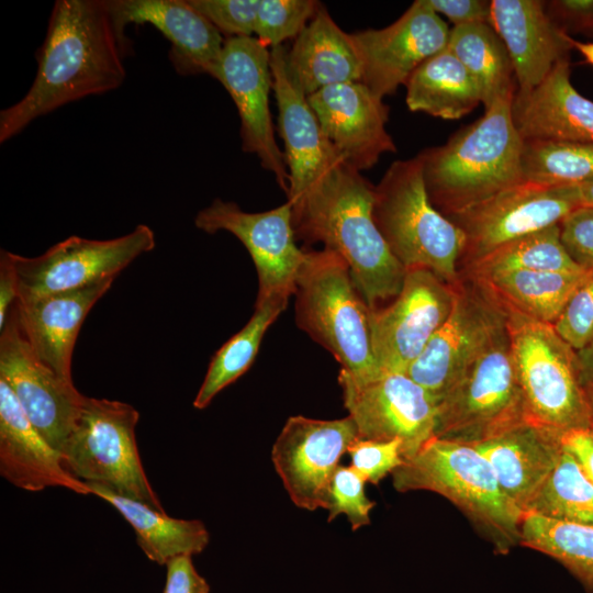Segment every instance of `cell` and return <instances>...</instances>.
Returning <instances> with one entry per match:
<instances>
[{"label":"cell","instance_id":"cell-28","mask_svg":"<svg viewBox=\"0 0 593 593\" xmlns=\"http://www.w3.org/2000/svg\"><path fill=\"white\" fill-rule=\"evenodd\" d=\"M286 60L306 96L328 86L361 81L362 64L351 34L323 5L287 49Z\"/></svg>","mask_w":593,"mask_h":593},{"label":"cell","instance_id":"cell-30","mask_svg":"<svg viewBox=\"0 0 593 593\" xmlns=\"http://www.w3.org/2000/svg\"><path fill=\"white\" fill-rule=\"evenodd\" d=\"M591 270H507L470 276L504 309L553 324Z\"/></svg>","mask_w":593,"mask_h":593},{"label":"cell","instance_id":"cell-43","mask_svg":"<svg viewBox=\"0 0 593 593\" xmlns=\"http://www.w3.org/2000/svg\"><path fill=\"white\" fill-rule=\"evenodd\" d=\"M561 243L571 259L584 270H593V206L580 205L558 224Z\"/></svg>","mask_w":593,"mask_h":593},{"label":"cell","instance_id":"cell-19","mask_svg":"<svg viewBox=\"0 0 593 593\" xmlns=\"http://www.w3.org/2000/svg\"><path fill=\"white\" fill-rule=\"evenodd\" d=\"M449 32L426 0H416L387 27L350 33L362 64L360 82L382 99L393 94L421 64L446 48Z\"/></svg>","mask_w":593,"mask_h":593},{"label":"cell","instance_id":"cell-29","mask_svg":"<svg viewBox=\"0 0 593 593\" xmlns=\"http://www.w3.org/2000/svg\"><path fill=\"white\" fill-rule=\"evenodd\" d=\"M90 494L110 503L132 526L136 541L153 562L165 564L180 556L201 553L210 541L205 525L199 519L170 517L165 511L90 483Z\"/></svg>","mask_w":593,"mask_h":593},{"label":"cell","instance_id":"cell-12","mask_svg":"<svg viewBox=\"0 0 593 593\" xmlns=\"http://www.w3.org/2000/svg\"><path fill=\"white\" fill-rule=\"evenodd\" d=\"M338 382L359 438L398 439L407 460L435 436L437 400L405 373L357 381L339 370Z\"/></svg>","mask_w":593,"mask_h":593},{"label":"cell","instance_id":"cell-31","mask_svg":"<svg viewBox=\"0 0 593 593\" xmlns=\"http://www.w3.org/2000/svg\"><path fill=\"white\" fill-rule=\"evenodd\" d=\"M405 87L411 111L444 120H458L482 103L478 83L447 47L421 64Z\"/></svg>","mask_w":593,"mask_h":593},{"label":"cell","instance_id":"cell-9","mask_svg":"<svg viewBox=\"0 0 593 593\" xmlns=\"http://www.w3.org/2000/svg\"><path fill=\"white\" fill-rule=\"evenodd\" d=\"M138 419V412L127 403L86 396L60 457L66 470L86 484H100L165 511L139 458Z\"/></svg>","mask_w":593,"mask_h":593},{"label":"cell","instance_id":"cell-15","mask_svg":"<svg viewBox=\"0 0 593 593\" xmlns=\"http://www.w3.org/2000/svg\"><path fill=\"white\" fill-rule=\"evenodd\" d=\"M579 205L563 186L524 181L447 216L465 235V267L495 249L541 231Z\"/></svg>","mask_w":593,"mask_h":593},{"label":"cell","instance_id":"cell-42","mask_svg":"<svg viewBox=\"0 0 593 593\" xmlns=\"http://www.w3.org/2000/svg\"><path fill=\"white\" fill-rule=\"evenodd\" d=\"M222 34L227 37H251L259 0H189Z\"/></svg>","mask_w":593,"mask_h":593},{"label":"cell","instance_id":"cell-2","mask_svg":"<svg viewBox=\"0 0 593 593\" xmlns=\"http://www.w3.org/2000/svg\"><path fill=\"white\" fill-rule=\"evenodd\" d=\"M373 199L374 187L340 159L289 201L295 236L343 258L370 309L393 300L406 273L374 222Z\"/></svg>","mask_w":593,"mask_h":593},{"label":"cell","instance_id":"cell-39","mask_svg":"<svg viewBox=\"0 0 593 593\" xmlns=\"http://www.w3.org/2000/svg\"><path fill=\"white\" fill-rule=\"evenodd\" d=\"M367 481L351 466H339L331 481L327 507V522L338 515H346L353 530L370 524V512L376 502L366 495Z\"/></svg>","mask_w":593,"mask_h":593},{"label":"cell","instance_id":"cell-6","mask_svg":"<svg viewBox=\"0 0 593 593\" xmlns=\"http://www.w3.org/2000/svg\"><path fill=\"white\" fill-rule=\"evenodd\" d=\"M372 214L406 270L427 269L450 284L459 280L465 235L430 202L418 155L390 165L374 186Z\"/></svg>","mask_w":593,"mask_h":593},{"label":"cell","instance_id":"cell-21","mask_svg":"<svg viewBox=\"0 0 593 593\" xmlns=\"http://www.w3.org/2000/svg\"><path fill=\"white\" fill-rule=\"evenodd\" d=\"M114 29L125 47L128 24H150L171 44L169 59L179 75L214 78L225 40L189 0H105Z\"/></svg>","mask_w":593,"mask_h":593},{"label":"cell","instance_id":"cell-45","mask_svg":"<svg viewBox=\"0 0 593 593\" xmlns=\"http://www.w3.org/2000/svg\"><path fill=\"white\" fill-rule=\"evenodd\" d=\"M437 13L448 18L454 26L488 23L491 20V1L485 0H426Z\"/></svg>","mask_w":593,"mask_h":593},{"label":"cell","instance_id":"cell-44","mask_svg":"<svg viewBox=\"0 0 593 593\" xmlns=\"http://www.w3.org/2000/svg\"><path fill=\"white\" fill-rule=\"evenodd\" d=\"M552 22L566 34L593 37V0H552L545 2Z\"/></svg>","mask_w":593,"mask_h":593},{"label":"cell","instance_id":"cell-46","mask_svg":"<svg viewBox=\"0 0 593 593\" xmlns=\"http://www.w3.org/2000/svg\"><path fill=\"white\" fill-rule=\"evenodd\" d=\"M166 568L164 593H210V585L197 571L191 556L174 558Z\"/></svg>","mask_w":593,"mask_h":593},{"label":"cell","instance_id":"cell-25","mask_svg":"<svg viewBox=\"0 0 593 593\" xmlns=\"http://www.w3.org/2000/svg\"><path fill=\"white\" fill-rule=\"evenodd\" d=\"M0 474L14 486L30 492L59 486L78 494H90L88 485L66 470L60 454L32 424L1 378Z\"/></svg>","mask_w":593,"mask_h":593},{"label":"cell","instance_id":"cell-1","mask_svg":"<svg viewBox=\"0 0 593 593\" xmlns=\"http://www.w3.org/2000/svg\"><path fill=\"white\" fill-rule=\"evenodd\" d=\"M126 52L105 0H57L32 86L0 112V142L65 104L118 89L126 77Z\"/></svg>","mask_w":593,"mask_h":593},{"label":"cell","instance_id":"cell-13","mask_svg":"<svg viewBox=\"0 0 593 593\" xmlns=\"http://www.w3.org/2000/svg\"><path fill=\"white\" fill-rule=\"evenodd\" d=\"M454 300L455 283L427 269L406 270L399 294L370 309L371 344L380 370L405 373L448 318Z\"/></svg>","mask_w":593,"mask_h":593},{"label":"cell","instance_id":"cell-34","mask_svg":"<svg viewBox=\"0 0 593 593\" xmlns=\"http://www.w3.org/2000/svg\"><path fill=\"white\" fill-rule=\"evenodd\" d=\"M519 545L553 558L593 593V525L526 512Z\"/></svg>","mask_w":593,"mask_h":593},{"label":"cell","instance_id":"cell-40","mask_svg":"<svg viewBox=\"0 0 593 593\" xmlns=\"http://www.w3.org/2000/svg\"><path fill=\"white\" fill-rule=\"evenodd\" d=\"M552 325L577 351L593 339V270L573 292Z\"/></svg>","mask_w":593,"mask_h":593},{"label":"cell","instance_id":"cell-37","mask_svg":"<svg viewBox=\"0 0 593 593\" xmlns=\"http://www.w3.org/2000/svg\"><path fill=\"white\" fill-rule=\"evenodd\" d=\"M527 512L558 521L593 525V482L564 448Z\"/></svg>","mask_w":593,"mask_h":593},{"label":"cell","instance_id":"cell-18","mask_svg":"<svg viewBox=\"0 0 593 593\" xmlns=\"http://www.w3.org/2000/svg\"><path fill=\"white\" fill-rule=\"evenodd\" d=\"M214 79L223 85L237 108L243 150L255 154L287 193L289 172L284 154L275 139L269 107L273 89L270 48L255 36L227 37Z\"/></svg>","mask_w":593,"mask_h":593},{"label":"cell","instance_id":"cell-50","mask_svg":"<svg viewBox=\"0 0 593 593\" xmlns=\"http://www.w3.org/2000/svg\"><path fill=\"white\" fill-rule=\"evenodd\" d=\"M571 199L580 206H593V181L563 186Z\"/></svg>","mask_w":593,"mask_h":593},{"label":"cell","instance_id":"cell-47","mask_svg":"<svg viewBox=\"0 0 593 593\" xmlns=\"http://www.w3.org/2000/svg\"><path fill=\"white\" fill-rule=\"evenodd\" d=\"M563 448L593 482V429H571L560 434Z\"/></svg>","mask_w":593,"mask_h":593},{"label":"cell","instance_id":"cell-32","mask_svg":"<svg viewBox=\"0 0 593 593\" xmlns=\"http://www.w3.org/2000/svg\"><path fill=\"white\" fill-rule=\"evenodd\" d=\"M479 86L484 109L515 94L516 80L505 44L488 23L450 29L446 46Z\"/></svg>","mask_w":593,"mask_h":593},{"label":"cell","instance_id":"cell-11","mask_svg":"<svg viewBox=\"0 0 593 593\" xmlns=\"http://www.w3.org/2000/svg\"><path fill=\"white\" fill-rule=\"evenodd\" d=\"M506 323V312L474 279L455 283L451 312L405 374L438 401Z\"/></svg>","mask_w":593,"mask_h":593},{"label":"cell","instance_id":"cell-26","mask_svg":"<svg viewBox=\"0 0 593 593\" xmlns=\"http://www.w3.org/2000/svg\"><path fill=\"white\" fill-rule=\"evenodd\" d=\"M471 446L488 460L504 493L524 513L563 452L559 433L529 421Z\"/></svg>","mask_w":593,"mask_h":593},{"label":"cell","instance_id":"cell-33","mask_svg":"<svg viewBox=\"0 0 593 593\" xmlns=\"http://www.w3.org/2000/svg\"><path fill=\"white\" fill-rule=\"evenodd\" d=\"M289 300L256 301L255 311L246 325L214 354L204 380L193 400L203 410L216 394L236 381L253 365L266 331L287 307Z\"/></svg>","mask_w":593,"mask_h":593},{"label":"cell","instance_id":"cell-38","mask_svg":"<svg viewBox=\"0 0 593 593\" xmlns=\"http://www.w3.org/2000/svg\"><path fill=\"white\" fill-rule=\"evenodd\" d=\"M322 4L315 0H259L255 37L269 48L295 38Z\"/></svg>","mask_w":593,"mask_h":593},{"label":"cell","instance_id":"cell-3","mask_svg":"<svg viewBox=\"0 0 593 593\" xmlns=\"http://www.w3.org/2000/svg\"><path fill=\"white\" fill-rule=\"evenodd\" d=\"M513 98L496 100L445 144L418 154L429 200L445 216L525 181Z\"/></svg>","mask_w":593,"mask_h":593},{"label":"cell","instance_id":"cell-23","mask_svg":"<svg viewBox=\"0 0 593 593\" xmlns=\"http://www.w3.org/2000/svg\"><path fill=\"white\" fill-rule=\"evenodd\" d=\"M490 24L510 54L519 94L538 87L573 49V38L552 22L544 1L492 0Z\"/></svg>","mask_w":593,"mask_h":593},{"label":"cell","instance_id":"cell-14","mask_svg":"<svg viewBox=\"0 0 593 593\" xmlns=\"http://www.w3.org/2000/svg\"><path fill=\"white\" fill-rule=\"evenodd\" d=\"M194 224L208 234L226 231L246 247L258 276L256 301L289 300L294 294L306 251L295 244L289 201L269 211L249 213L234 202L214 199L199 211Z\"/></svg>","mask_w":593,"mask_h":593},{"label":"cell","instance_id":"cell-10","mask_svg":"<svg viewBox=\"0 0 593 593\" xmlns=\"http://www.w3.org/2000/svg\"><path fill=\"white\" fill-rule=\"evenodd\" d=\"M155 247V234L145 225L112 239L70 236L37 257L10 253L18 282V300L76 290L115 279L139 255Z\"/></svg>","mask_w":593,"mask_h":593},{"label":"cell","instance_id":"cell-8","mask_svg":"<svg viewBox=\"0 0 593 593\" xmlns=\"http://www.w3.org/2000/svg\"><path fill=\"white\" fill-rule=\"evenodd\" d=\"M526 421L505 323L438 401L435 437L474 445Z\"/></svg>","mask_w":593,"mask_h":593},{"label":"cell","instance_id":"cell-36","mask_svg":"<svg viewBox=\"0 0 593 593\" xmlns=\"http://www.w3.org/2000/svg\"><path fill=\"white\" fill-rule=\"evenodd\" d=\"M525 181L557 187L593 181V143L524 139Z\"/></svg>","mask_w":593,"mask_h":593},{"label":"cell","instance_id":"cell-51","mask_svg":"<svg viewBox=\"0 0 593 593\" xmlns=\"http://www.w3.org/2000/svg\"><path fill=\"white\" fill-rule=\"evenodd\" d=\"M572 46L573 49H577L582 54L589 64L593 65V42L583 43L573 40Z\"/></svg>","mask_w":593,"mask_h":593},{"label":"cell","instance_id":"cell-7","mask_svg":"<svg viewBox=\"0 0 593 593\" xmlns=\"http://www.w3.org/2000/svg\"><path fill=\"white\" fill-rule=\"evenodd\" d=\"M505 312L528 421L559 434L593 429V403L581 383L577 350L552 324Z\"/></svg>","mask_w":593,"mask_h":593},{"label":"cell","instance_id":"cell-22","mask_svg":"<svg viewBox=\"0 0 593 593\" xmlns=\"http://www.w3.org/2000/svg\"><path fill=\"white\" fill-rule=\"evenodd\" d=\"M287 48H270L273 92L279 111V133L289 172L288 201L300 195L313 181L343 159L325 136L307 96L292 78ZM344 160V159H343Z\"/></svg>","mask_w":593,"mask_h":593},{"label":"cell","instance_id":"cell-27","mask_svg":"<svg viewBox=\"0 0 593 593\" xmlns=\"http://www.w3.org/2000/svg\"><path fill=\"white\" fill-rule=\"evenodd\" d=\"M570 66L563 59L530 92H515L512 113L523 139L593 143V101L573 87Z\"/></svg>","mask_w":593,"mask_h":593},{"label":"cell","instance_id":"cell-5","mask_svg":"<svg viewBox=\"0 0 593 593\" xmlns=\"http://www.w3.org/2000/svg\"><path fill=\"white\" fill-rule=\"evenodd\" d=\"M295 322L357 381L379 377L369 325L370 307L348 265L328 250H310L295 281Z\"/></svg>","mask_w":593,"mask_h":593},{"label":"cell","instance_id":"cell-24","mask_svg":"<svg viewBox=\"0 0 593 593\" xmlns=\"http://www.w3.org/2000/svg\"><path fill=\"white\" fill-rule=\"evenodd\" d=\"M114 279L14 303L20 329L36 358L71 381V357L80 326Z\"/></svg>","mask_w":593,"mask_h":593},{"label":"cell","instance_id":"cell-35","mask_svg":"<svg viewBox=\"0 0 593 593\" xmlns=\"http://www.w3.org/2000/svg\"><path fill=\"white\" fill-rule=\"evenodd\" d=\"M465 268V275L470 276L507 270H584L566 251L558 224L515 239Z\"/></svg>","mask_w":593,"mask_h":593},{"label":"cell","instance_id":"cell-41","mask_svg":"<svg viewBox=\"0 0 593 593\" xmlns=\"http://www.w3.org/2000/svg\"><path fill=\"white\" fill-rule=\"evenodd\" d=\"M347 454L351 459L350 466L372 484H378L404 462L402 444L398 439L371 440L358 437Z\"/></svg>","mask_w":593,"mask_h":593},{"label":"cell","instance_id":"cell-20","mask_svg":"<svg viewBox=\"0 0 593 593\" xmlns=\"http://www.w3.org/2000/svg\"><path fill=\"white\" fill-rule=\"evenodd\" d=\"M321 127L340 157L358 171L396 150L387 131L389 107L360 81L325 87L307 96Z\"/></svg>","mask_w":593,"mask_h":593},{"label":"cell","instance_id":"cell-17","mask_svg":"<svg viewBox=\"0 0 593 593\" xmlns=\"http://www.w3.org/2000/svg\"><path fill=\"white\" fill-rule=\"evenodd\" d=\"M0 334V378L11 388L32 424L60 454L86 395L36 358L20 329L14 305Z\"/></svg>","mask_w":593,"mask_h":593},{"label":"cell","instance_id":"cell-16","mask_svg":"<svg viewBox=\"0 0 593 593\" xmlns=\"http://www.w3.org/2000/svg\"><path fill=\"white\" fill-rule=\"evenodd\" d=\"M358 438L350 416L287 419L271 450V461L291 501L300 508L327 507L332 478L344 454Z\"/></svg>","mask_w":593,"mask_h":593},{"label":"cell","instance_id":"cell-49","mask_svg":"<svg viewBox=\"0 0 593 593\" xmlns=\"http://www.w3.org/2000/svg\"><path fill=\"white\" fill-rule=\"evenodd\" d=\"M577 355L582 387L593 403V339L578 350Z\"/></svg>","mask_w":593,"mask_h":593},{"label":"cell","instance_id":"cell-4","mask_svg":"<svg viewBox=\"0 0 593 593\" xmlns=\"http://www.w3.org/2000/svg\"><path fill=\"white\" fill-rule=\"evenodd\" d=\"M391 474L398 492L424 490L449 500L499 553L519 545L525 513L473 446L434 436Z\"/></svg>","mask_w":593,"mask_h":593},{"label":"cell","instance_id":"cell-48","mask_svg":"<svg viewBox=\"0 0 593 593\" xmlns=\"http://www.w3.org/2000/svg\"><path fill=\"white\" fill-rule=\"evenodd\" d=\"M19 298V282L10 251L0 253V329L4 326L11 307Z\"/></svg>","mask_w":593,"mask_h":593}]
</instances>
